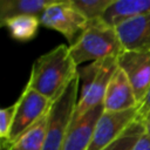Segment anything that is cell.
Segmentation results:
<instances>
[{
    "label": "cell",
    "mask_w": 150,
    "mask_h": 150,
    "mask_svg": "<svg viewBox=\"0 0 150 150\" xmlns=\"http://www.w3.org/2000/svg\"><path fill=\"white\" fill-rule=\"evenodd\" d=\"M77 71V64L70 54L69 46L61 43L36 59L27 86L54 102Z\"/></svg>",
    "instance_id": "6da1fadb"
},
{
    "label": "cell",
    "mask_w": 150,
    "mask_h": 150,
    "mask_svg": "<svg viewBox=\"0 0 150 150\" xmlns=\"http://www.w3.org/2000/svg\"><path fill=\"white\" fill-rule=\"evenodd\" d=\"M70 54L79 66L86 61H98L118 56L123 50L115 27L108 25L102 18L88 20L87 27L79 39L69 46Z\"/></svg>",
    "instance_id": "7a4b0ae2"
},
{
    "label": "cell",
    "mask_w": 150,
    "mask_h": 150,
    "mask_svg": "<svg viewBox=\"0 0 150 150\" xmlns=\"http://www.w3.org/2000/svg\"><path fill=\"white\" fill-rule=\"evenodd\" d=\"M118 68L116 56L94 61L79 69L80 94L73 122L90 109L103 104L108 84Z\"/></svg>",
    "instance_id": "3957f363"
},
{
    "label": "cell",
    "mask_w": 150,
    "mask_h": 150,
    "mask_svg": "<svg viewBox=\"0 0 150 150\" xmlns=\"http://www.w3.org/2000/svg\"><path fill=\"white\" fill-rule=\"evenodd\" d=\"M80 76L69 82L61 95L52 103L48 115L47 132L42 150H62L69 128L73 123L74 114L79 102Z\"/></svg>",
    "instance_id": "277c9868"
},
{
    "label": "cell",
    "mask_w": 150,
    "mask_h": 150,
    "mask_svg": "<svg viewBox=\"0 0 150 150\" xmlns=\"http://www.w3.org/2000/svg\"><path fill=\"white\" fill-rule=\"evenodd\" d=\"M42 26L61 33L73 45L87 27L88 19L73 5L71 0L53 1L40 15Z\"/></svg>",
    "instance_id": "5b68a950"
},
{
    "label": "cell",
    "mask_w": 150,
    "mask_h": 150,
    "mask_svg": "<svg viewBox=\"0 0 150 150\" xmlns=\"http://www.w3.org/2000/svg\"><path fill=\"white\" fill-rule=\"evenodd\" d=\"M15 103L16 110L13 125L9 138L6 142H2L4 150L12 145L22 134L34 125L42 116H45L49 111L53 102L26 84L23 91Z\"/></svg>",
    "instance_id": "8992f818"
},
{
    "label": "cell",
    "mask_w": 150,
    "mask_h": 150,
    "mask_svg": "<svg viewBox=\"0 0 150 150\" xmlns=\"http://www.w3.org/2000/svg\"><path fill=\"white\" fill-rule=\"evenodd\" d=\"M138 109L139 105L123 111H103L95 127L88 150H104L137 118Z\"/></svg>",
    "instance_id": "52a82bcc"
},
{
    "label": "cell",
    "mask_w": 150,
    "mask_h": 150,
    "mask_svg": "<svg viewBox=\"0 0 150 150\" xmlns=\"http://www.w3.org/2000/svg\"><path fill=\"white\" fill-rule=\"evenodd\" d=\"M118 67L124 71L138 103L150 89V50H127L117 56Z\"/></svg>",
    "instance_id": "ba28073f"
},
{
    "label": "cell",
    "mask_w": 150,
    "mask_h": 150,
    "mask_svg": "<svg viewBox=\"0 0 150 150\" xmlns=\"http://www.w3.org/2000/svg\"><path fill=\"white\" fill-rule=\"evenodd\" d=\"M139 105L134 89L124 71L118 67L112 75L103 100V108L107 112L123 111Z\"/></svg>",
    "instance_id": "9c48e42d"
},
{
    "label": "cell",
    "mask_w": 150,
    "mask_h": 150,
    "mask_svg": "<svg viewBox=\"0 0 150 150\" xmlns=\"http://www.w3.org/2000/svg\"><path fill=\"white\" fill-rule=\"evenodd\" d=\"M103 111V104H100L74 121L69 128L62 150H88L95 127Z\"/></svg>",
    "instance_id": "30bf717a"
},
{
    "label": "cell",
    "mask_w": 150,
    "mask_h": 150,
    "mask_svg": "<svg viewBox=\"0 0 150 150\" xmlns=\"http://www.w3.org/2000/svg\"><path fill=\"white\" fill-rule=\"evenodd\" d=\"M116 30L124 49L150 50V13L121 23Z\"/></svg>",
    "instance_id": "8fae6325"
},
{
    "label": "cell",
    "mask_w": 150,
    "mask_h": 150,
    "mask_svg": "<svg viewBox=\"0 0 150 150\" xmlns=\"http://www.w3.org/2000/svg\"><path fill=\"white\" fill-rule=\"evenodd\" d=\"M148 13H150V0H114L102 19L116 28L123 22Z\"/></svg>",
    "instance_id": "7c38bea8"
},
{
    "label": "cell",
    "mask_w": 150,
    "mask_h": 150,
    "mask_svg": "<svg viewBox=\"0 0 150 150\" xmlns=\"http://www.w3.org/2000/svg\"><path fill=\"white\" fill-rule=\"evenodd\" d=\"M54 0H1L0 23L1 26L11 18L20 15L39 16Z\"/></svg>",
    "instance_id": "4fadbf2b"
},
{
    "label": "cell",
    "mask_w": 150,
    "mask_h": 150,
    "mask_svg": "<svg viewBox=\"0 0 150 150\" xmlns=\"http://www.w3.org/2000/svg\"><path fill=\"white\" fill-rule=\"evenodd\" d=\"M49 111L5 150H42L47 132Z\"/></svg>",
    "instance_id": "5bb4252c"
},
{
    "label": "cell",
    "mask_w": 150,
    "mask_h": 150,
    "mask_svg": "<svg viewBox=\"0 0 150 150\" xmlns=\"http://www.w3.org/2000/svg\"><path fill=\"white\" fill-rule=\"evenodd\" d=\"M41 22L39 16L20 15L8 19L2 26H6L11 36L20 42H27L35 38Z\"/></svg>",
    "instance_id": "9a60e30c"
},
{
    "label": "cell",
    "mask_w": 150,
    "mask_h": 150,
    "mask_svg": "<svg viewBox=\"0 0 150 150\" xmlns=\"http://www.w3.org/2000/svg\"><path fill=\"white\" fill-rule=\"evenodd\" d=\"M144 123L136 118L124 130V132L111 144H109L104 150H132V148L135 146L139 137L144 134Z\"/></svg>",
    "instance_id": "2e32d148"
},
{
    "label": "cell",
    "mask_w": 150,
    "mask_h": 150,
    "mask_svg": "<svg viewBox=\"0 0 150 150\" xmlns=\"http://www.w3.org/2000/svg\"><path fill=\"white\" fill-rule=\"evenodd\" d=\"M71 2L88 20H94L103 18L114 0H71Z\"/></svg>",
    "instance_id": "e0dca14e"
},
{
    "label": "cell",
    "mask_w": 150,
    "mask_h": 150,
    "mask_svg": "<svg viewBox=\"0 0 150 150\" xmlns=\"http://www.w3.org/2000/svg\"><path fill=\"white\" fill-rule=\"evenodd\" d=\"M15 110H16V103H13L12 105L6 107L0 111V137L2 142H6L9 138V134L15 116Z\"/></svg>",
    "instance_id": "ac0fdd59"
},
{
    "label": "cell",
    "mask_w": 150,
    "mask_h": 150,
    "mask_svg": "<svg viewBox=\"0 0 150 150\" xmlns=\"http://www.w3.org/2000/svg\"><path fill=\"white\" fill-rule=\"evenodd\" d=\"M150 118V89L148 90L145 97L143 101L139 103V109H138V115L137 120L142 121L143 123Z\"/></svg>",
    "instance_id": "d6986e66"
},
{
    "label": "cell",
    "mask_w": 150,
    "mask_h": 150,
    "mask_svg": "<svg viewBox=\"0 0 150 150\" xmlns=\"http://www.w3.org/2000/svg\"><path fill=\"white\" fill-rule=\"evenodd\" d=\"M132 150H150V138L145 134V131L139 137V139L137 141V143L135 144V146L132 148Z\"/></svg>",
    "instance_id": "ffe728a7"
},
{
    "label": "cell",
    "mask_w": 150,
    "mask_h": 150,
    "mask_svg": "<svg viewBox=\"0 0 150 150\" xmlns=\"http://www.w3.org/2000/svg\"><path fill=\"white\" fill-rule=\"evenodd\" d=\"M144 128H145V134H146V135L149 136V138H150V118L144 122Z\"/></svg>",
    "instance_id": "44dd1931"
}]
</instances>
